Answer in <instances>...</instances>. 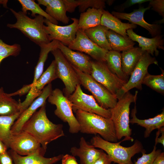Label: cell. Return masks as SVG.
Returning <instances> with one entry per match:
<instances>
[{
	"label": "cell",
	"instance_id": "6da1fadb",
	"mask_svg": "<svg viewBox=\"0 0 164 164\" xmlns=\"http://www.w3.org/2000/svg\"><path fill=\"white\" fill-rule=\"evenodd\" d=\"M63 127L62 124H54L48 118L45 104L25 123L21 131L31 135L46 150L49 143L65 136Z\"/></svg>",
	"mask_w": 164,
	"mask_h": 164
},
{
	"label": "cell",
	"instance_id": "7a4b0ae2",
	"mask_svg": "<svg viewBox=\"0 0 164 164\" xmlns=\"http://www.w3.org/2000/svg\"><path fill=\"white\" fill-rule=\"evenodd\" d=\"M75 113L81 133L95 135L98 134L106 141L117 142L114 126L111 118L80 110H77Z\"/></svg>",
	"mask_w": 164,
	"mask_h": 164
},
{
	"label": "cell",
	"instance_id": "3957f363",
	"mask_svg": "<svg viewBox=\"0 0 164 164\" xmlns=\"http://www.w3.org/2000/svg\"><path fill=\"white\" fill-rule=\"evenodd\" d=\"M10 9L16 18V22L14 24L8 23V27L19 30L39 46L51 42L44 29V19L43 16L38 15L32 19L22 11L17 12L12 9Z\"/></svg>",
	"mask_w": 164,
	"mask_h": 164
},
{
	"label": "cell",
	"instance_id": "277c9868",
	"mask_svg": "<svg viewBox=\"0 0 164 164\" xmlns=\"http://www.w3.org/2000/svg\"><path fill=\"white\" fill-rule=\"evenodd\" d=\"M138 93L136 91L133 95L127 92L118 100L115 107L110 109L111 119L114 123L118 140L124 137L122 141L134 140L131 136L132 130L129 126L130 106L131 103L136 102Z\"/></svg>",
	"mask_w": 164,
	"mask_h": 164
},
{
	"label": "cell",
	"instance_id": "5b68a950",
	"mask_svg": "<svg viewBox=\"0 0 164 164\" xmlns=\"http://www.w3.org/2000/svg\"><path fill=\"white\" fill-rule=\"evenodd\" d=\"M121 141L113 142L106 141L98 135H95L91 140V145L104 151L112 162L118 164H133L132 158L135 154L142 150L143 147L138 141L129 147H123L120 145Z\"/></svg>",
	"mask_w": 164,
	"mask_h": 164
},
{
	"label": "cell",
	"instance_id": "8992f818",
	"mask_svg": "<svg viewBox=\"0 0 164 164\" xmlns=\"http://www.w3.org/2000/svg\"><path fill=\"white\" fill-rule=\"evenodd\" d=\"M48 98L50 103L56 107L54 112L55 115L68 124L69 132L76 134L79 132L80 126L73 113L72 104L63 92L59 89L56 88L52 91Z\"/></svg>",
	"mask_w": 164,
	"mask_h": 164
},
{
	"label": "cell",
	"instance_id": "52a82bcc",
	"mask_svg": "<svg viewBox=\"0 0 164 164\" xmlns=\"http://www.w3.org/2000/svg\"><path fill=\"white\" fill-rule=\"evenodd\" d=\"M72 67L78 75L80 84L92 94L100 106L105 109L115 107L118 101L115 95L111 93L90 74L82 72Z\"/></svg>",
	"mask_w": 164,
	"mask_h": 164
},
{
	"label": "cell",
	"instance_id": "ba28073f",
	"mask_svg": "<svg viewBox=\"0 0 164 164\" xmlns=\"http://www.w3.org/2000/svg\"><path fill=\"white\" fill-rule=\"evenodd\" d=\"M51 52L55 58L57 78L60 79L64 84L63 92L64 95L68 97L74 91L77 85L80 84L78 75L58 48Z\"/></svg>",
	"mask_w": 164,
	"mask_h": 164
},
{
	"label": "cell",
	"instance_id": "9c48e42d",
	"mask_svg": "<svg viewBox=\"0 0 164 164\" xmlns=\"http://www.w3.org/2000/svg\"><path fill=\"white\" fill-rule=\"evenodd\" d=\"M80 85H77L74 91L68 97L72 104L73 111L75 112L80 110L111 118V109H105L100 106L92 95L83 92Z\"/></svg>",
	"mask_w": 164,
	"mask_h": 164
},
{
	"label": "cell",
	"instance_id": "30bf717a",
	"mask_svg": "<svg viewBox=\"0 0 164 164\" xmlns=\"http://www.w3.org/2000/svg\"><path fill=\"white\" fill-rule=\"evenodd\" d=\"M152 64L158 65V61L155 57H152L150 54L145 52L132 73L128 81L117 92L115 95L118 100L133 88L142 90L143 80L148 73L149 66Z\"/></svg>",
	"mask_w": 164,
	"mask_h": 164
},
{
	"label": "cell",
	"instance_id": "8fae6325",
	"mask_svg": "<svg viewBox=\"0 0 164 164\" xmlns=\"http://www.w3.org/2000/svg\"><path fill=\"white\" fill-rule=\"evenodd\" d=\"M90 75L115 95L118 91L126 83L113 73L105 62L92 60Z\"/></svg>",
	"mask_w": 164,
	"mask_h": 164
},
{
	"label": "cell",
	"instance_id": "7c38bea8",
	"mask_svg": "<svg viewBox=\"0 0 164 164\" xmlns=\"http://www.w3.org/2000/svg\"><path fill=\"white\" fill-rule=\"evenodd\" d=\"M9 148L22 156L37 153L44 155L46 151L33 136L22 131L18 133L12 135Z\"/></svg>",
	"mask_w": 164,
	"mask_h": 164
},
{
	"label": "cell",
	"instance_id": "4fadbf2b",
	"mask_svg": "<svg viewBox=\"0 0 164 164\" xmlns=\"http://www.w3.org/2000/svg\"><path fill=\"white\" fill-rule=\"evenodd\" d=\"M73 22L68 25L60 26L55 24L44 19V29L50 41L56 40L68 46L72 44L75 39L78 30V19L71 18Z\"/></svg>",
	"mask_w": 164,
	"mask_h": 164
},
{
	"label": "cell",
	"instance_id": "5bb4252c",
	"mask_svg": "<svg viewBox=\"0 0 164 164\" xmlns=\"http://www.w3.org/2000/svg\"><path fill=\"white\" fill-rule=\"evenodd\" d=\"M68 47L73 50L84 52L95 60L105 62V57L108 50L98 46L86 36L84 30L78 29L76 37Z\"/></svg>",
	"mask_w": 164,
	"mask_h": 164
},
{
	"label": "cell",
	"instance_id": "9a60e30c",
	"mask_svg": "<svg viewBox=\"0 0 164 164\" xmlns=\"http://www.w3.org/2000/svg\"><path fill=\"white\" fill-rule=\"evenodd\" d=\"M57 78L55 63L54 60L39 79L35 83H31L32 87L25 100L20 103V112L21 113L22 112L40 95L46 84L51 83L52 81Z\"/></svg>",
	"mask_w": 164,
	"mask_h": 164
},
{
	"label": "cell",
	"instance_id": "2e32d148",
	"mask_svg": "<svg viewBox=\"0 0 164 164\" xmlns=\"http://www.w3.org/2000/svg\"><path fill=\"white\" fill-rule=\"evenodd\" d=\"M151 8L149 6L146 8L140 7L130 13L113 11L111 14L119 19L128 20L131 23L140 26L148 30L152 36L154 37L160 35L161 28L157 24H149L144 19V13Z\"/></svg>",
	"mask_w": 164,
	"mask_h": 164
},
{
	"label": "cell",
	"instance_id": "e0dca14e",
	"mask_svg": "<svg viewBox=\"0 0 164 164\" xmlns=\"http://www.w3.org/2000/svg\"><path fill=\"white\" fill-rule=\"evenodd\" d=\"M52 90L51 83L48 84L44 87L40 95L21 114L15 121L11 128L12 134L18 133L21 131L24 125L36 111V110L46 103V100Z\"/></svg>",
	"mask_w": 164,
	"mask_h": 164
},
{
	"label": "cell",
	"instance_id": "ac0fdd59",
	"mask_svg": "<svg viewBox=\"0 0 164 164\" xmlns=\"http://www.w3.org/2000/svg\"><path fill=\"white\" fill-rule=\"evenodd\" d=\"M58 48L72 66L82 72L90 75L92 60L88 55L74 51L60 42Z\"/></svg>",
	"mask_w": 164,
	"mask_h": 164
},
{
	"label": "cell",
	"instance_id": "d6986e66",
	"mask_svg": "<svg viewBox=\"0 0 164 164\" xmlns=\"http://www.w3.org/2000/svg\"><path fill=\"white\" fill-rule=\"evenodd\" d=\"M127 33L130 39L138 43L139 47L142 50L152 56L154 53L156 56L158 55L159 51L158 49L164 50V39L162 35L152 38H147L137 34L132 29L127 30Z\"/></svg>",
	"mask_w": 164,
	"mask_h": 164
},
{
	"label": "cell",
	"instance_id": "ffe728a7",
	"mask_svg": "<svg viewBox=\"0 0 164 164\" xmlns=\"http://www.w3.org/2000/svg\"><path fill=\"white\" fill-rule=\"evenodd\" d=\"M79 147L71 148L70 152L72 155L79 157L80 164H93L103 151L89 144L84 137L80 139Z\"/></svg>",
	"mask_w": 164,
	"mask_h": 164
},
{
	"label": "cell",
	"instance_id": "44dd1931",
	"mask_svg": "<svg viewBox=\"0 0 164 164\" xmlns=\"http://www.w3.org/2000/svg\"><path fill=\"white\" fill-rule=\"evenodd\" d=\"M14 164H54L61 160L63 155L60 154L51 158L37 153L26 155H21L10 149L8 151Z\"/></svg>",
	"mask_w": 164,
	"mask_h": 164
},
{
	"label": "cell",
	"instance_id": "7402d4cb",
	"mask_svg": "<svg viewBox=\"0 0 164 164\" xmlns=\"http://www.w3.org/2000/svg\"><path fill=\"white\" fill-rule=\"evenodd\" d=\"M101 25L126 38H128L127 30L137 27L136 25L133 24L122 22L108 11L104 9L101 19Z\"/></svg>",
	"mask_w": 164,
	"mask_h": 164
},
{
	"label": "cell",
	"instance_id": "603a6c76",
	"mask_svg": "<svg viewBox=\"0 0 164 164\" xmlns=\"http://www.w3.org/2000/svg\"><path fill=\"white\" fill-rule=\"evenodd\" d=\"M135 107L132 109L131 113L132 117L130 120V123H136L145 128V129L144 132V137L145 138L149 136L152 131L154 129H159L164 126V111L154 118L147 119H140L136 116L137 112L136 102L135 103Z\"/></svg>",
	"mask_w": 164,
	"mask_h": 164
},
{
	"label": "cell",
	"instance_id": "cb8c5ba5",
	"mask_svg": "<svg viewBox=\"0 0 164 164\" xmlns=\"http://www.w3.org/2000/svg\"><path fill=\"white\" fill-rule=\"evenodd\" d=\"M145 52L137 47L122 52L121 53V69L126 75L130 76Z\"/></svg>",
	"mask_w": 164,
	"mask_h": 164
},
{
	"label": "cell",
	"instance_id": "d4e9b609",
	"mask_svg": "<svg viewBox=\"0 0 164 164\" xmlns=\"http://www.w3.org/2000/svg\"><path fill=\"white\" fill-rule=\"evenodd\" d=\"M103 9L89 8L81 13L78 20V29L84 31L101 25Z\"/></svg>",
	"mask_w": 164,
	"mask_h": 164
},
{
	"label": "cell",
	"instance_id": "484cf974",
	"mask_svg": "<svg viewBox=\"0 0 164 164\" xmlns=\"http://www.w3.org/2000/svg\"><path fill=\"white\" fill-rule=\"evenodd\" d=\"M106 36L111 50H113L119 52L125 51L133 48L135 44L129 37H125L110 29L107 31Z\"/></svg>",
	"mask_w": 164,
	"mask_h": 164
},
{
	"label": "cell",
	"instance_id": "4316f807",
	"mask_svg": "<svg viewBox=\"0 0 164 164\" xmlns=\"http://www.w3.org/2000/svg\"><path fill=\"white\" fill-rule=\"evenodd\" d=\"M105 63L109 69L119 78L127 82L129 77L123 72L121 67V54L119 52L108 51L105 57Z\"/></svg>",
	"mask_w": 164,
	"mask_h": 164
},
{
	"label": "cell",
	"instance_id": "83f0119b",
	"mask_svg": "<svg viewBox=\"0 0 164 164\" xmlns=\"http://www.w3.org/2000/svg\"><path fill=\"white\" fill-rule=\"evenodd\" d=\"M109 29L100 25L84 31L86 36L94 43L101 48L112 50L107 39L106 34Z\"/></svg>",
	"mask_w": 164,
	"mask_h": 164
},
{
	"label": "cell",
	"instance_id": "f1b7e54d",
	"mask_svg": "<svg viewBox=\"0 0 164 164\" xmlns=\"http://www.w3.org/2000/svg\"><path fill=\"white\" fill-rule=\"evenodd\" d=\"M59 41L53 40L49 43L40 45V52L37 64L35 67L34 78L32 83H35L43 73L45 63L49 53L58 48Z\"/></svg>",
	"mask_w": 164,
	"mask_h": 164
},
{
	"label": "cell",
	"instance_id": "f546056e",
	"mask_svg": "<svg viewBox=\"0 0 164 164\" xmlns=\"http://www.w3.org/2000/svg\"><path fill=\"white\" fill-rule=\"evenodd\" d=\"M20 101L18 102L0 88V116H10L20 112Z\"/></svg>",
	"mask_w": 164,
	"mask_h": 164
},
{
	"label": "cell",
	"instance_id": "4dcf8cb0",
	"mask_svg": "<svg viewBox=\"0 0 164 164\" xmlns=\"http://www.w3.org/2000/svg\"><path fill=\"white\" fill-rule=\"evenodd\" d=\"M46 7L45 12L52 18L65 24L69 23L70 19L63 0H51Z\"/></svg>",
	"mask_w": 164,
	"mask_h": 164
},
{
	"label": "cell",
	"instance_id": "1f68e13d",
	"mask_svg": "<svg viewBox=\"0 0 164 164\" xmlns=\"http://www.w3.org/2000/svg\"><path fill=\"white\" fill-rule=\"evenodd\" d=\"M20 112L10 116H0V139L9 148L12 133L11 128L21 114Z\"/></svg>",
	"mask_w": 164,
	"mask_h": 164
},
{
	"label": "cell",
	"instance_id": "d6a6232c",
	"mask_svg": "<svg viewBox=\"0 0 164 164\" xmlns=\"http://www.w3.org/2000/svg\"><path fill=\"white\" fill-rule=\"evenodd\" d=\"M18 2L22 6V11L27 14V11L31 12V15L35 17L36 14L40 15L49 20L51 22L58 25V21L50 16L45 11L43 10L39 6V5L36 3L34 0H18Z\"/></svg>",
	"mask_w": 164,
	"mask_h": 164
},
{
	"label": "cell",
	"instance_id": "836d02e7",
	"mask_svg": "<svg viewBox=\"0 0 164 164\" xmlns=\"http://www.w3.org/2000/svg\"><path fill=\"white\" fill-rule=\"evenodd\" d=\"M162 73L153 75L148 73L142 81V84L149 87L153 90L162 94H164V71L160 68Z\"/></svg>",
	"mask_w": 164,
	"mask_h": 164
},
{
	"label": "cell",
	"instance_id": "e575fe53",
	"mask_svg": "<svg viewBox=\"0 0 164 164\" xmlns=\"http://www.w3.org/2000/svg\"><path fill=\"white\" fill-rule=\"evenodd\" d=\"M21 50L20 45L17 43L8 45L0 39V64L4 59L9 56H18Z\"/></svg>",
	"mask_w": 164,
	"mask_h": 164
},
{
	"label": "cell",
	"instance_id": "d590c367",
	"mask_svg": "<svg viewBox=\"0 0 164 164\" xmlns=\"http://www.w3.org/2000/svg\"><path fill=\"white\" fill-rule=\"evenodd\" d=\"M79 12H83L89 8L104 9L105 7L106 1L103 0H79Z\"/></svg>",
	"mask_w": 164,
	"mask_h": 164
},
{
	"label": "cell",
	"instance_id": "8d00e7d4",
	"mask_svg": "<svg viewBox=\"0 0 164 164\" xmlns=\"http://www.w3.org/2000/svg\"><path fill=\"white\" fill-rule=\"evenodd\" d=\"M156 149L155 145L152 151L148 154H145L142 150V157L138 158L134 164H152L156 157L161 153V150Z\"/></svg>",
	"mask_w": 164,
	"mask_h": 164
},
{
	"label": "cell",
	"instance_id": "74e56055",
	"mask_svg": "<svg viewBox=\"0 0 164 164\" xmlns=\"http://www.w3.org/2000/svg\"><path fill=\"white\" fill-rule=\"evenodd\" d=\"M150 6L152 10L164 17V0H151L149 3Z\"/></svg>",
	"mask_w": 164,
	"mask_h": 164
},
{
	"label": "cell",
	"instance_id": "f35d334b",
	"mask_svg": "<svg viewBox=\"0 0 164 164\" xmlns=\"http://www.w3.org/2000/svg\"><path fill=\"white\" fill-rule=\"evenodd\" d=\"M151 0H128L122 4L117 6L116 10L123 11L125 9L136 4H141L143 3L150 2Z\"/></svg>",
	"mask_w": 164,
	"mask_h": 164
},
{
	"label": "cell",
	"instance_id": "ab89813d",
	"mask_svg": "<svg viewBox=\"0 0 164 164\" xmlns=\"http://www.w3.org/2000/svg\"><path fill=\"white\" fill-rule=\"evenodd\" d=\"M66 11L70 13L73 12L80 4L79 0H63Z\"/></svg>",
	"mask_w": 164,
	"mask_h": 164
},
{
	"label": "cell",
	"instance_id": "60d3db41",
	"mask_svg": "<svg viewBox=\"0 0 164 164\" xmlns=\"http://www.w3.org/2000/svg\"><path fill=\"white\" fill-rule=\"evenodd\" d=\"M111 162L109 156L103 151L93 164H111Z\"/></svg>",
	"mask_w": 164,
	"mask_h": 164
},
{
	"label": "cell",
	"instance_id": "b9f144b4",
	"mask_svg": "<svg viewBox=\"0 0 164 164\" xmlns=\"http://www.w3.org/2000/svg\"><path fill=\"white\" fill-rule=\"evenodd\" d=\"M32 87V84L24 85L18 91L12 93L8 94L11 97L16 95H19L20 96H21L26 94H28L30 91Z\"/></svg>",
	"mask_w": 164,
	"mask_h": 164
},
{
	"label": "cell",
	"instance_id": "7bdbcfd3",
	"mask_svg": "<svg viewBox=\"0 0 164 164\" xmlns=\"http://www.w3.org/2000/svg\"><path fill=\"white\" fill-rule=\"evenodd\" d=\"M13 160L8 151L0 154V164H13Z\"/></svg>",
	"mask_w": 164,
	"mask_h": 164
},
{
	"label": "cell",
	"instance_id": "ee69618b",
	"mask_svg": "<svg viewBox=\"0 0 164 164\" xmlns=\"http://www.w3.org/2000/svg\"><path fill=\"white\" fill-rule=\"evenodd\" d=\"M61 160L62 164H78L75 157L68 154L63 155Z\"/></svg>",
	"mask_w": 164,
	"mask_h": 164
},
{
	"label": "cell",
	"instance_id": "f6af8a7d",
	"mask_svg": "<svg viewBox=\"0 0 164 164\" xmlns=\"http://www.w3.org/2000/svg\"><path fill=\"white\" fill-rule=\"evenodd\" d=\"M152 164H164V153H161L155 158Z\"/></svg>",
	"mask_w": 164,
	"mask_h": 164
},
{
	"label": "cell",
	"instance_id": "bcb514c9",
	"mask_svg": "<svg viewBox=\"0 0 164 164\" xmlns=\"http://www.w3.org/2000/svg\"><path fill=\"white\" fill-rule=\"evenodd\" d=\"M161 136L159 138H155V145L158 143H161L164 146V131H163L162 132Z\"/></svg>",
	"mask_w": 164,
	"mask_h": 164
},
{
	"label": "cell",
	"instance_id": "7dc6e473",
	"mask_svg": "<svg viewBox=\"0 0 164 164\" xmlns=\"http://www.w3.org/2000/svg\"><path fill=\"white\" fill-rule=\"evenodd\" d=\"M8 148L6 145L0 139V154L7 152Z\"/></svg>",
	"mask_w": 164,
	"mask_h": 164
},
{
	"label": "cell",
	"instance_id": "c3c4849f",
	"mask_svg": "<svg viewBox=\"0 0 164 164\" xmlns=\"http://www.w3.org/2000/svg\"><path fill=\"white\" fill-rule=\"evenodd\" d=\"M51 0H37L38 4L39 5L47 6L51 2Z\"/></svg>",
	"mask_w": 164,
	"mask_h": 164
},
{
	"label": "cell",
	"instance_id": "681fc988",
	"mask_svg": "<svg viewBox=\"0 0 164 164\" xmlns=\"http://www.w3.org/2000/svg\"><path fill=\"white\" fill-rule=\"evenodd\" d=\"M8 0H0V7L1 5H2L3 7L5 8H8L7 6V3Z\"/></svg>",
	"mask_w": 164,
	"mask_h": 164
},
{
	"label": "cell",
	"instance_id": "f907efd6",
	"mask_svg": "<svg viewBox=\"0 0 164 164\" xmlns=\"http://www.w3.org/2000/svg\"><path fill=\"white\" fill-rule=\"evenodd\" d=\"M108 1H106V2H107L108 4L109 5H111L112 3V2L113 1H113L112 0H108Z\"/></svg>",
	"mask_w": 164,
	"mask_h": 164
}]
</instances>
